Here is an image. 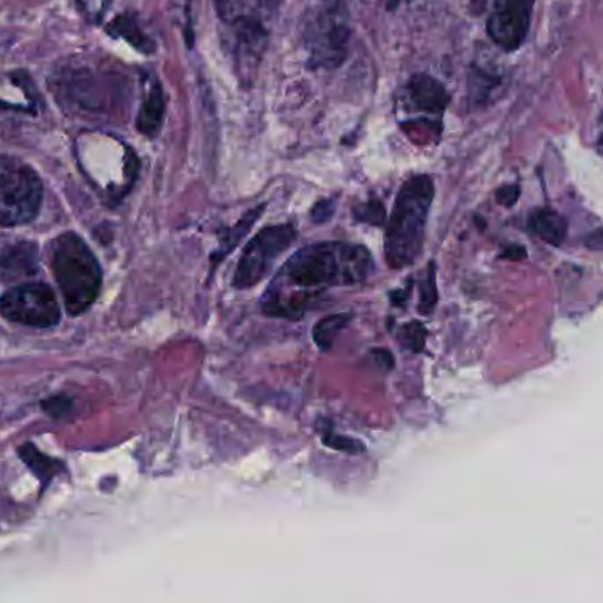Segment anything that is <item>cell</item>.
Segmentation results:
<instances>
[{
  "label": "cell",
  "instance_id": "obj_17",
  "mask_svg": "<svg viewBox=\"0 0 603 603\" xmlns=\"http://www.w3.org/2000/svg\"><path fill=\"white\" fill-rule=\"evenodd\" d=\"M351 313L332 314V316L323 318L318 321L313 330L314 343L318 344L321 351H330L334 346L335 338L341 334V330L350 325Z\"/></svg>",
  "mask_w": 603,
  "mask_h": 603
},
{
  "label": "cell",
  "instance_id": "obj_21",
  "mask_svg": "<svg viewBox=\"0 0 603 603\" xmlns=\"http://www.w3.org/2000/svg\"><path fill=\"white\" fill-rule=\"evenodd\" d=\"M355 219L360 223L373 224V227H381L385 223L386 210L380 200H371L364 205L355 209Z\"/></svg>",
  "mask_w": 603,
  "mask_h": 603
},
{
  "label": "cell",
  "instance_id": "obj_5",
  "mask_svg": "<svg viewBox=\"0 0 603 603\" xmlns=\"http://www.w3.org/2000/svg\"><path fill=\"white\" fill-rule=\"evenodd\" d=\"M43 184L20 159L0 155V227L26 224L38 215Z\"/></svg>",
  "mask_w": 603,
  "mask_h": 603
},
{
  "label": "cell",
  "instance_id": "obj_25",
  "mask_svg": "<svg viewBox=\"0 0 603 603\" xmlns=\"http://www.w3.org/2000/svg\"><path fill=\"white\" fill-rule=\"evenodd\" d=\"M43 408L52 416H62L71 408V399L64 398V395H57V398L47 399L43 402Z\"/></svg>",
  "mask_w": 603,
  "mask_h": 603
},
{
  "label": "cell",
  "instance_id": "obj_3",
  "mask_svg": "<svg viewBox=\"0 0 603 603\" xmlns=\"http://www.w3.org/2000/svg\"><path fill=\"white\" fill-rule=\"evenodd\" d=\"M52 267L57 284L71 316L86 313L98 299L103 272L94 253L77 233H62L52 244Z\"/></svg>",
  "mask_w": 603,
  "mask_h": 603
},
{
  "label": "cell",
  "instance_id": "obj_12",
  "mask_svg": "<svg viewBox=\"0 0 603 603\" xmlns=\"http://www.w3.org/2000/svg\"><path fill=\"white\" fill-rule=\"evenodd\" d=\"M164 112H167V99H164L163 86L159 82L150 86L142 108L138 112L137 128L143 137L155 138L163 128Z\"/></svg>",
  "mask_w": 603,
  "mask_h": 603
},
{
  "label": "cell",
  "instance_id": "obj_30",
  "mask_svg": "<svg viewBox=\"0 0 603 603\" xmlns=\"http://www.w3.org/2000/svg\"><path fill=\"white\" fill-rule=\"evenodd\" d=\"M390 300H392V304L398 305V308H404V305H406L408 291H392V293H390Z\"/></svg>",
  "mask_w": 603,
  "mask_h": 603
},
{
  "label": "cell",
  "instance_id": "obj_29",
  "mask_svg": "<svg viewBox=\"0 0 603 603\" xmlns=\"http://www.w3.org/2000/svg\"><path fill=\"white\" fill-rule=\"evenodd\" d=\"M501 258H509V260L519 261L522 260V258H526V251L519 248V245H510L509 249H505V251L501 253Z\"/></svg>",
  "mask_w": 603,
  "mask_h": 603
},
{
  "label": "cell",
  "instance_id": "obj_8",
  "mask_svg": "<svg viewBox=\"0 0 603 603\" xmlns=\"http://www.w3.org/2000/svg\"><path fill=\"white\" fill-rule=\"evenodd\" d=\"M536 0H494L488 34L503 52H517L530 34Z\"/></svg>",
  "mask_w": 603,
  "mask_h": 603
},
{
  "label": "cell",
  "instance_id": "obj_26",
  "mask_svg": "<svg viewBox=\"0 0 603 603\" xmlns=\"http://www.w3.org/2000/svg\"><path fill=\"white\" fill-rule=\"evenodd\" d=\"M521 197V188L517 184L503 185L496 191V201L503 207H514Z\"/></svg>",
  "mask_w": 603,
  "mask_h": 603
},
{
  "label": "cell",
  "instance_id": "obj_27",
  "mask_svg": "<svg viewBox=\"0 0 603 603\" xmlns=\"http://www.w3.org/2000/svg\"><path fill=\"white\" fill-rule=\"evenodd\" d=\"M373 355L378 356V362H380L381 368L385 369V371H390V369L394 368V355H392L390 351L374 350Z\"/></svg>",
  "mask_w": 603,
  "mask_h": 603
},
{
  "label": "cell",
  "instance_id": "obj_4",
  "mask_svg": "<svg viewBox=\"0 0 603 603\" xmlns=\"http://www.w3.org/2000/svg\"><path fill=\"white\" fill-rule=\"evenodd\" d=\"M351 29L344 0H321L316 11L304 22V44L309 66L314 69H335L348 56Z\"/></svg>",
  "mask_w": 603,
  "mask_h": 603
},
{
  "label": "cell",
  "instance_id": "obj_6",
  "mask_svg": "<svg viewBox=\"0 0 603 603\" xmlns=\"http://www.w3.org/2000/svg\"><path fill=\"white\" fill-rule=\"evenodd\" d=\"M295 239L297 230L293 224H275V227L263 228L245 245L233 281H231L233 288L249 290V288L257 287L261 279L267 278L274 261L295 242Z\"/></svg>",
  "mask_w": 603,
  "mask_h": 603
},
{
  "label": "cell",
  "instance_id": "obj_28",
  "mask_svg": "<svg viewBox=\"0 0 603 603\" xmlns=\"http://www.w3.org/2000/svg\"><path fill=\"white\" fill-rule=\"evenodd\" d=\"M587 248L595 249V251H603V230H596L587 237L586 240Z\"/></svg>",
  "mask_w": 603,
  "mask_h": 603
},
{
  "label": "cell",
  "instance_id": "obj_11",
  "mask_svg": "<svg viewBox=\"0 0 603 603\" xmlns=\"http://www.w3.org/2000/svg\"><path fill=\"white\" fill-rule=\"evenodd\" d=\"M408 94L416 110L434 113V115L445 112L450 103V96L443 83L424 73L411 78L408 83Z\"/></svg>",
  "mask_w": 603,
  "mask_h": 603
},
{
  "label": "cell",
  "instance_id": "obj_2",
  "mask_svg": "<svg viewBox=\"0 0 603 603\" xmlns=\"http://www.w3.org/2000/svg\"><path fill=\"white\" fill-rule=\"evenodd\" d=\"M434 182L429 175H413L399 189L386 223L385 258L392 269L413 265L422 253Z\"/></svg>",
  "mask_w": 603,
  "mask_h": 603
},
{
  "label": "cell",
  "instance_id": "obj_7",
  "mask_svg": "<svg viewBox=\"0 0 603 603\" xmlns=\"http://www.w3.org/2000/svg\"><path fill=\"white\" fill-rule=\"evenodd\" d=\"M0 313L6 320L32 329H50L60 321L56 293L48 284L27 283L0 297Z\"/></svg>",
  "mask_w": 603,
  "mask_h": 603
},
{
  "label": "cell",
  "instance_id": "obj_15",
  "mask_svg": "<svg viewBox=\"0 0 603 603\" xmlns=\"http://www.w3.org/2000/svg\"><path fill=\"white\" fill-rule=\"evenodd\" d=\"M107 32L112 38L124 39L134 50L145 53V56L155 52L154 41L143 32L133 14H120L112 23H108Z\"/></svg>",
  "mask_w": 603,
  "mask_h": 603
},
{
  "label": "cell",
  "instance_id": "obj_24",
  "mask_svg": "<svg viewBox=\"0 0 603 603\" xmlns=\"http://www.w3.org/2000/svg\"><path fill=\"white\" fill-rule=\"evenodd\" d=\"M335 212V203L332 200L318 201L316 205L311 210V219L313 223L323 224L329 221Z\"/></svg>",
  "mask_w": 603,
  "mask_h": 603
},
{
  "label": "cell",
  "instance_id": "obj_10",
  "mask_svg": "<svg viewBox=\"0 0 603 603\" xmlns=\"http://www.w3.org/2000/svg\"><path fill=\"white\" fill-rule=\"evenodd\" d=\"M39 274V251L36 244L22 242L0 254V281L17 283Z\"/></svg>",
  "mask_w": 603,
  "mask_h": 603
},
{
  "label": "cell",
  "instance_id": "obj_16",
  "mask_svg": "<svg viewBox=\"0 0 603 603\" xmlns=\"http://www.w3.org/2000/svg\"><path fill=\"white\" fill-rule=\"evenodd\" d=\"M18 455L26 462V466H29V470L43 482L44 488L50 484V480H52L53 476H57L64 471L62 462L48 458L43 452H39L32 443H26V445L20 446V449H18Z\"/></svg>",
  "mask_w": 603,
  "mask_h": 603
},
{
  "label": "cell",
  "instance_id": "obj_20",
  "mask_svg": "<svg viewBox=\"0 0 603 603\" xmlns=\"http://www.w3.org/2000/svg\"><path fill=\"white\" fill-rule=\"evenodd\" d=\"M112 4L113 0H77L78 11L92 26L103 22Z\"/></svg>",
  "mask_w": 603,
  "mask_h": 603
},
{
  "label": "cell",
  "instance_id": "obj_9",
  "mask_svg": "<svg viewBox=\"0 0 603 603\" xmlns=\"http://www.w3.org/2000/svg\"><path fill=\"white\" fill-rule=\"evenodd\" d=\"M235 29V60L237 68L249 77L260 64L261 56L265 50L267 32L260 20L254 17L239 18L231 22Z\"/></svg>",
  "mask_w": 603,
  "mask_h": 603
},
{
  "label": "cell",
  "instance_id": "obj_18",
  "mask_svg": "<svg viewBox=\"0 0 603 603\" xmlns=\"http://www.w3.org/2000/svg\"><path fill=\"white\" fill-rule=\"evenodd\" d=\"M420 313L431 314L438 304V288H436V267L434 263H429L428 270L422 281H420Z\"/></svg>",
  "mask_w": 603,
  "mask_h": 603
},
{
  "label": "cell",
  "instance_id": "obj_23",
  "mask_svg": "<svg viewBox=\"0 0 603 603\" xmlns=\"http://www.w3.org/2000/svg\"><path fill=\"white\" fill-rule=\"evenodd\" d=\"M323 443L326 446H332V449L341 450V452H346V454H359V452H364V445L360 441L351 440V438L339 436L335 432L329 431L325 436H323Z\"/></svg>",
  "mask_w": 603,
  "mask_h": 603
},
{
  "label": "cell",
  "instance_id": "obj_13",
  "mask_svg": "<svg viewBox=\"0 0 603 603\" xmlns=\"http://www.w3.org/2000/svg\"><path fill=\"white\" fill-rule=\"evenodd\" d=\"M265 203H261L260 207H254L253 210H249L248 214L240 218V221L235 227L228 228V230L219 233L218 251L210 257V263H212V270H210V272H212V274H214L215 267L221 265L223 260H227L228 254H230L231 251H235L237 245H240V242L245 239L249 230L257 224L258 219L265 212Z\"/></svg>",
  "mask_w": 603,
  "mask_h": 603
},
{
  "label": "cell",
  "instance_id": "obj_14",
  "mask_svg": "<svg viewBox=\"0 0 603 603\" xmlns=\"http://www.w3.org/2000/svg\"><path fill=\"white\" fill-rule=\"evenodd\" d=\"M527 230L531 235L544 240L545 244L560 248L569 233V223L563 215L557 214L556 210L539 209L527 219Z\"/></svg>",
  "mask_w": 603,
  "mask_h": 603
},
{
  "label": "cell",
  "instance_id": "obj_22",
  "mask_svg": "<svg viewBox=\"0 0 603 603\" xmlns=\"http://www.w3.org/2000/svg\"><path fill=\"white\" fill-rule=\"evenodd\" d=\"M479 77H471L470 80V96L475 103H482L484 99L489 98L491 90L498 86L496 78L484 77L482 73H476Z\"/></svg>",
  "mask_w": 603,
  "mask_h": 603
},
{
  "label": "cell",
  "instance_id": "obj_1",
  "mask_svg": "<svg viewBox=\"0 0 603 603\" xmlns=\"http://www.w3.org/2000/svg\"><path fill=\"white\" fill-rule=\"evenodd\" d=\"M373 257L364 245L320 242L299 249L281 270L278 281L300 290H325L364 283L373 270Z\"/></svg>",
  "mask_w": 603,
  "mask_h": 603
},
{
  "label": "cell",
  "instance_id": "obj_19",
  "mask_svg": "<svg viewBox=\"0 0 603 603\" xmlns=\"http://www.w3.org/2000/svg\"><path fill=\"white\" fill-rule=\"evenodd\" d=\"M399 343L406 350L413 353H422L425 350V339H428V330L420 321H410L406 325L399 329Z\"/></svg>",
  "mask_w": 603,
  "mask_h": 603
}]
</instances>
